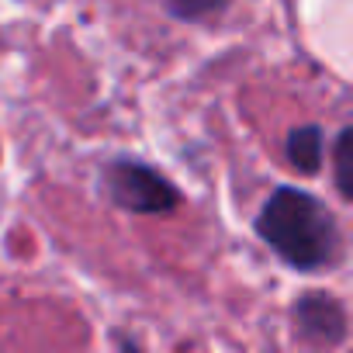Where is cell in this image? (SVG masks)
<instances>
[{"label": "cell", "instance_id": "1", "mask_svg": "<svg viewBox=\"0 0 353 353\" xmlns=\"http://www.w3.org/2000/svg\"><path fill=\"white\" fill-rule=\"evenodd\" d=\"M256 239L294 274H322L343 263L346 239L336 212L312 191L298 184H277L256 219Z\"/></svg>", "mask_w": 353, "mask_h": 353}, {"label": "cell", "instance_id": "2", "mask_svg": "<svg viewBox=\"0 0 353 353\" xmlns=\"http://www.w3.org/2000/svg\"><path fill=\"white\" fill-rule=\"evenodd\" d=\"M97 191L111 208H118L125 215L166 219L184 208V191L159 166H152L149 159L132 156V152H114L101 163Z\"/></svg>", "mask_w": 353, "mask_h": 353}, {"label": "cell", "instance_id": "3", "mask_svg": "<svg viewBox=\"0 0 353 353\" xmlns=\"http://www.w3.org/2000/svg\"><path fill=\"white\" fill-rule=\"evenodd\" d=\"M288 319L294 339L312 353H336L350 339V312L332 291H301Z\"/></svg>", "mask_w": 353, "mask_h": 353}, {"label": "cell", "instance_id": "4", "mask_svg": "<svg viewBox=\"0 0 353 353\" xmlns=\"http://www.w3.org/2000/svg\"><path fill=\"white\" fill-rule=\"evenodd\" d=\"M325 128L308 121V125H294L284 139V163L298 173V176H315L322 173L325 163Z\"/></svg>", "mask_w": 353, "mask_h": 353}, {"label": "cell", "instance_id": "5", "mask_svg": "<svg viewBox=\"0 0 353 353\" xmlns=\"http://www.w3.org/2000/svg\"><path fill=\"white\" fill-rule=\"evenodd\" d=\"M329 156H332V184H336V194L343 201L353 198V181H350V170H353V128L343 125L336 135H332V145H325Z\"/></svg>", "mask_w": 353, "mask_h": 353}, {"label": "cell", "instance_id": "6", "mask_svg": "<svg viewBox=\"0 0 353 353\" xmlns=\"http://www.w3.org/2000/svg\"><path fill=\"white\" fill-rule=\"evenodd\" d=\"M229 8H232V0H163V11L181 25L219 21Z\"/></svg>", "mask_w": 353, "mask_h": 353}, {"label": "cell", "instance_id": "7", "mask_svg": "<svg viewBox=\"0 0 353 353\" xmlns=\"http://www.w3.org/2000/svg\"><path fill=\"white\" fill-rule=\"evenodd\" d=\"M118 353H142V346L128 332H118Z\"/></svg>", "mask_w": 353, "mask_h": 353}, {"label": "cell", "instance_id": "8", "mask_svg": "<svg viewBox=\"0 0 353 353\" xmlns=\"http://www.w3.org/2000/svg\"><path fill=\"white\" fill-rule=\"evenodd\" d=\"M0 156H4V152H0Z\"/></svg>", "mask_w": 353, "mask_h": 353}]
</instances>
